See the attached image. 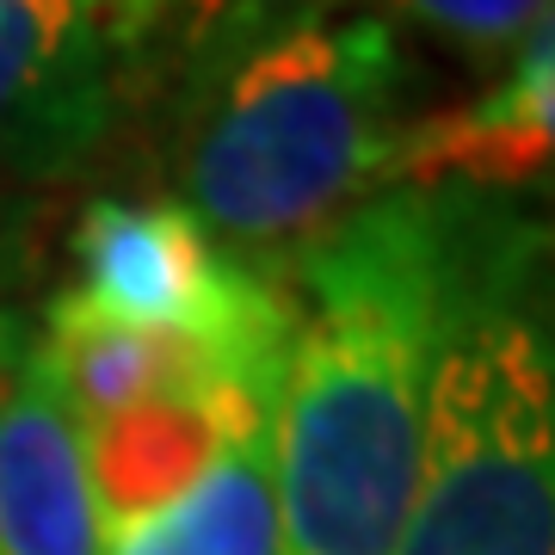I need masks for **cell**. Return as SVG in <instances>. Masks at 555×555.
I'll list each match as a JSON object with an SVG mask.
<instances>
[{"label":"cell","instance_id":"cell-1","mask_svg":"<svg viewBox=\"0 0 555 555\" xmlns=\"http://www.w3.org/2000/svg\"><path fill=\"white\" fill-rule=\"evenodd\" d=\"M438 192H377L291 266L272 408L278 555H396L438 364Z\"/></svg>","mask_w":555,"mask_h":555},{"label":"cell","instance_id":"cell-2","mask_svg":"<svg viewBox=\"0 0 555 555\" xmlns=\"http://www.w3.org/2000/svg\"><path fill=\"white\" fill-rule=\"evenodd\" d=\"M438 364L396 555H555L550 241L518 198L438 192Z\"/></svg>","mask_w":555,"mask_h":555},{"label":"cell","instance_id":"cell-3","mask_svg":"<svg viewBox=\"0 0 555 555\" xmlns=\"http://www.w3.org/2000/svg\"><path fill=\"white\" fill-rule=\"evenodd\" d=\"M408 87V50L377 13H321L259 43L185 100L179 210L222 254L291 278L334 222L389 192Z\"/></svg>","mask_w":555,"mask_h":555},{"label":"cell","instance_id":"cell-4","mask_svg":"<svg viewBox=\"0 0 555 555\" xmlns=\"http://www.w3.org/2000/svg\"><path fill=\"white\" fill-rule=\"evenodd\" d=\"M68 297L130 327L198 339L247 383H284V358L297 339L291 278L222 254L179 204H87L75 222Z\"/></svg>","mask_w":555,"mask_h":555},{"label":"cell","instance_id":"cell-5","mask_svg":"<svg viewBox=\"0 0 555 555\" xmlns=\"http://www.w3.org/2000/svg\"><path fill=\"white\" fill-rule=\"evenodd\" d=\"M167 0H0V167L68 173L155 75Z\"/></svg>","mask_w":555,"mask_h":555},{"label":"cell","instance_id":"cell-6","mask_svg":"<svg viewBox=\"0 0 555 555\" xmlns=\"http://www.w3.org/2000/svg\"><path fill=\"white\" fill-rule=\"evenodd\" d=\"M112 525L43 339L0 321V555H105Z\"/></svg>","mask_w":555,"mask_h":555},{"label":"cell","instance_id":"cell-7","mask_svg":"<svg viewBox=\"0 0 555 555\" xmlns=\"http://www.w3.org/2000/svg\"><path fill=\"white\" fill-rule=\"evenodd\" d=\"M555 155V43L550 25L537 31L506 75L451 105L426 112L401 130L389 160V192H481V198H525L543 192Z\"/></svg>","mask_w":555,"mask_h":555},{"label":"cell","instance_id":"cell-8","mask_svg":"<svg viewBox=\"0 0 555 555\" xmlns=\"http://www.w3.org/2000/svg\"><path fill=\"white\" fill-rule=\"evenodd\" d=\"M43 358L56 371V389L68 401L75 426L112 420L137 401L160 396H229V401H278V383H247L235 377L222 358H210L198 339L155 334V327H130L80 297L62 291L50 302V327H43Z\"/></svg>","mask_w":555,"mask_h":555},{"label":"cell","instance_id":"cell-9","mask_svg":"<svg viewBox=\"0 0 555 555\" xmlns=\"http://www.w3.org/2000/svg\"><path fill=\"white\" fill-rule=\"evenodd\" d=\"M278 401H229V396H160L137 401L112 420L80 426L93 494L112 531L160 513L210 469V456L254 420H272Z\"/></svg>","mask_w":555,"mask_h":555},{"label":"cell","instance_id":"cell-10","mask_svg":"<svg viewBox=\"0 0 555 555\" xmlns=\"http://www.w3.org/2000/svg\"><path fill=\"white\" fill-rule=\"evenodd\" d=\"M105 555H278L272 420L241 426L179 500L112 531Z\"/></svg>","mask_w":555,"mask_h":555},{"label":"cell","instance_id":"cell-11","mask_svg":"<svg viewBox=\"0 0 555 555\" xmlns=\"http://www.w3.org/2000/svg\"><path fill=\"white\" fill-rule=\"evenodd\" d=\"M346 0H167V38L160 62L173 68L179 100H192L204 80L235 68L247 50L284 38L297 25L339 13Z\"/></svg>","mask_w":555,"mask_h":555},{"label":"cell","instance_id":"cell-12","mask_svg":"<svg viewBox=\"0 0 555 555\" xmlns=\"http://www.w3.org/2000/svg\"><path fill=\"white\" fill-rule=\"evenodd\" d=\"M389 13L426 25L433 38L476 62H513L550 25V0H383Z\"/></svg>","mask_w":555,"mask_h":555}]
</instances>
